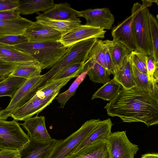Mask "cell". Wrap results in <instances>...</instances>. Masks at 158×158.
<instances>
[{
    "label": "cell",
    "instance_id": "obj_12",
    "mask_svg": "<svg viewBox=\"0 0 158 158\" xmlns=\"http://www.w3.org/2000/svg\"><path fill=\"white\" fill-rule=\"evenodd\" d=\"M23 34L28 38L30 42L58 41L62 37L59 31L37 21L28 26Z\"/></svg>",
    "mask_w": 158,
    "mask_h": 158
},
{
    "label": "cell",
    "instance_id": "obj_42",
    "mask_svg": "<svg viewBox=\"0 0 158 158\" xmlns=\"http://www.w3.org/2000/svg\"><path fill=\"white\" fill-rule=\"evenodd\" d=\"M19 150L3 149L0 150V158H19Z\"/></svg>",
    "mask_w": 158,
    "mask_h": 158
},
{
    "label": "cell",
    "instance_id": "obj_4",
    "mask_svg": "<svg viewBox=\"0 0 158 158\" xmlns=\"http://www.w3.org/2000/svg\"><path fill=\"white\" fill-rule=\"evenodd\" d=\"M98 39L94 38L87 39L74 44L69 48L67 52L60 60L49 71L43 75L38 83L37 89L43 85L66 66L74 63L85 62L90 50Z\"/></svg>",
    "mask_w": 158,
    "mask_h": 158
},
{
    "label": "cell",
    "instance_id": "obj_6",
    "mask_svg": "<svg viewBox=\"0 0 158 158\" xmlns=\"http://www.w3.org/2000/svg\"><path fill=\"white\" fill-rule=\"evenodd\" d=\"M17 121L0 119V150H19L28 142L30 137Z\"/></svg>",
    "mask_w": 158,
    "mask_h": 158
},
{
    "label": "cell",
    "instance_id": "obj_10",
    "mask_svg": "<svg viewBox=\"0 0 158 158\" xmlns=\"http://www.w3.org/2000/svg\"><path fill=\"white\" fill-rule=\"evenodd\" d=\"M106 31L87 25L80 24L62 36L59 40L65 47H70L79 42L87 39L97 38L103 39Z\"/></svg>",
    "mask_w": 158,
    "mask_h": 158
},
{
    "label": "cell",
    "instance_id": "obj_8",
    "mask_svg": "<svg viewBox=\"0 0 158 158\" xmlns=\"http://www.w3.org/2000/svg\"><path fill=\"white\" fill-rule=\"evenodd\" d=\"M43 75L26 79L19 88L13 96L7 107L0 110V119L6 120L10 114L16 109L25 103L34 96L38 83Z\"/></svg>",
    "mask_w": 158,
    "mask_h": 158
},
{
    "label": "cell",
    "instance_id": "obj_35",
    "mask_svg": "<svg viewBox=\"0 0 158 158\" xmlns=\"http://www.w3.org/2000/svg\"><path fill=\"white\" fill-rule=\"evenodd\" d=\"M147 55L137 50L131 51L128 56L130 62L143 73L147 75L146 59Z\"/></svg>",
    "mask_w": 158,
    "mask_h": 158
},
{
    "label": "cell",
    "instance_id": "obj_15",
    "mask_svg": "<svg viewBox=\"0 0 158 158\" xmlns=\"http://www.w3.org/2000/svg\"><path fill=\"white\" fill-rule=\"evenodd\" d=\"M132 18L131 15L127 18L114 27L111 31L112 40L122 44L131 52L136 49L132 34Z\"/></svg>",
    "mask_w": 158,
    "mask_h": 158
},
{
    "label": "cell",
    "instance_id": "obj_44",
    "mask_svg": "<svg viewBox=\"0 0 158 158\" xmlns=\"http://www.w3.org/2000/svg\"><path fill=\"white\" fill-rule=\"evenodd\" d=\"M141 158H158L157 153H148L142 155Z\"/></svg>",
    "mask_w": 158,
    "mask_h": 158
},
{
    "label": "cell",
    "instance_id": "obj_7",
    "mask_svg": "<svg viewBox=\"0 0 158 158\" xmlns=\"http://www.w3.org/2000/svg\"><path fill=\"white\" fill-rule=\"evenodd\" d=\"M106 141L110 158H134L139 149L130 141L126 131L111 133Z\"/></svg>",
    "mask_w": 158,
    "mask_h": 158
},
{
    "label": "cell",
    "instance_id": "obj_22",
    "mask_svg": "<svg viewBox=\"0 0 158 158\" xmlns=\"http://www.w3.org/2000/svg\"><path fill=\"white\" fill-rule=\"evenodd\" d=\"M55 5L53 0H19L17 9L20 14L28 15L40 11H45Z\"/></svg>",
    "mask_w": 158,
    "mask_h": 158
},
{
    "label": "cell",
    "instance_id": "obj_41",
    "mask_svg": "<svg viewBox=\"0 0 158 158\" xmlns=\"http://www.w3.org/2000/svg\"><path fill=\"white\" fill-rule=\"evenodd\" d=\"M19 0H0V11L17 8Z\"/></svg>",
    "mask_w": 158,
    "mask_h": 158
},
{
    "label": "cell",
    "instance_id": "obj_30",
    "mask_svg": "<svg viewBox=\"0 0 158 158\" xmlns=\"http://www.w3.org/2000/svg\"><path fill=\"white\" fill-rule=\"evenodd\" d=\"M131 52L122 44L112 40L111 53L116 71L121 67L125 58Z\"/></svg>",
    "mask_w": 158,
    "mask_h": 158
},
{
    "label": "cell",
    "instance_id": "obj_40",
    "mask_svg": "<svg viewBox=\"0 0 158 158\" xmlns=\"http://www.w3.org/2000/svg\"><path fill=\"white\" fill-rule=\"evenodd\" d=\"M20 13L17 8L0 11V20L16 18L20 15Z\"/></svg>",
    "mask_w": 158,
    "mask_h": 158
},
{
    "label": "cell",
    "instance_id": "obj_13",
    "mask_svg": "<svg viewBox=\"0 0 158 158\" xmlns=\"http://www.w3.org/2000/svg\"><path fill=\"white\" fill-rule=\"evenodd\" d=\"M57 140L44 142L30 138L29 141L19 150V158H48Z\"/></svg>",
    "mask_w": 158,
    "mask_h": 158
},
{
    "label": "cell",
    "instance_id": "obj_16",
    "mask_svg": "<svg viewBox=\"0 0 158 158\" xmlns=\"http://www.w3.org/2000/svg\"><path fill=\"white\" fill-rule=\"evenodd\" d=\"M65 158H110L106 141L94 142Z\"/></svg>",
    "mask_w": 158,
    "mask_h": 158
},
{
    "label": "cell",
    "instance_id": "obj_29",
    "mask_svg": "<svg viewBox=\"0 0 158 158\" xmlns=\"http://www.w3.org/2000/svg\"><path fill=\"white\" fill-rule=\"evenodd\" d=\"M85 61L70 64L56 73L51 79L58 80L68 77L72 79L77 77L87 71L85 68Z\"/></svg>",
    "mask_w": 158,
    "mask_h": 158
},
{
    "label": "cell",
    "instance_id": "obj_24",
    "mask_svg": "<svg viewBox=\"0 0 158 158\" xmlns=\"http://www.w3.org/2000/svg\"><path fill=\"white\" fill-rule=\"evenodd\" d=\"M87 75L92 81L105 84L110 80L107 70L98 63L92 60L85 61Z\"/></svg>",
    "mask_w": 158,
    "mask_h": 158
},
{
    "label": "cell",
    "instance_id": "obj_3",
    "mask_svg": "<svg viewBox=\"0 0 158 158\" xmlns=\"http://www.w3.org/2000/svg\"><path fill=\"white\" fill-rule=\"evenodd\" d=\"M131 13L132 34L136 50L147 56H153L148 8L137 2L133 4Z\"/></svg>",
    "mask_w": 158,
    "mask_h": 158
},
{
    "label": "cell",
    "instance_id": "obj_19",
    "mask_svg": "<svg viewBox=\"0 0 158 158\" xmlns=\"http://www.w3.org/2000/svg\"><path fill=\"white\" fill-rule=\"evenodd\" d=\"M33 23L21 16L15 19L0 20V35L22 34Z\"/></svg>",
    "mask_w": 158,
    "mask_h": 158
},
{
    "label": "cell",
    "instance_id": "obj_43",
    "mask_svg": "<svg viewBox=\"0 0 158 158\" xmlns=\"http://www.w3.org/2000/svg\"><path fill=\"white\" fill-rule=\"evenodd\" d=\"M142 5L146 6L148 8V7H150L152 5L153 2H155L158 4V0H142Z\"/></svg>",
    "mask_w": 158,
    "mask_h": 158
},
{
    "label": "cell",
    "instance_id": "obj_37",
    "mask_svg": "<svg viewBox=\"0 0 158 158\" xmlns=\"http://www.w3.org/2000/svg\"><path fill=\"white\" fill-rule=\"evenodd\" d=\"M28 42V38L23 34L0 35V44L14 46Z\"/></svg>",
    "mask_w": 158,
    "mask_h": 158
},
{
    "label": "cell",
    "instance_id": "obj_18",
    "mask_svg": "<svg viewBox=\"0 0 158 158\" xmlns=\"http://www.w3.org/2000/svg\"><path fill=\"white\" fill-rule=\"evenodd\" d=\"M41 15L50 19L59 20L73 19L80 17V12L72 8L67 2L55 5Z\"/></svg>",
    "mask_w": 158,
    "mask_h": 158
},
{
    "label": "cell",
    "instance_id": "obj_33",
    "mask_svg": "<svg viewBox=\"0 0 158 158\" xmlns=\"http://www.w3.org/2000/svg\"><path fill=\"white\" fill-rule=\"evenodd\" d=\"M131 64L134 75L136 87L143 91L152 92L156 87L158 86V84L154 86L149 80L147 74L140 72L134 64Z\"/></svg>",
    "mask_w": 158,
    "mask_h": 158
},
{
    "label": "cell",
    "instance_id": "obj_25",
    "mask_svg": "<svg viewBox=\"0 0 158 158\" xmlns=\"http://www.w3.org/2000/svg\"><path fill=\"white\" fill-rule=\"evenodd\" d=\"M42 69L36 62L18 64L10 75L28 79L41 75Z\"/></svg>",
    "mask_w": 158,
    "mask_h": 158
},
{
    "label": "cell",
    "instance_id": "obj_20",
    "mask_svg": "<svg viewBox=\"0 0 158 158\" xmlns=\"http://www.w3.org/2000/svg\"><path fill=\"white\" fill-rule=\"evenodd\" d=\"M128 56L125 58L121 67L116 70L114 77L123 88L126 89H130L136 86L131 64Z\"/></svg>",
    "mask_w": 158,
    "mask_h": 158
},
{
    "label": "cell",
    "instance_id": "obj_45",
    "mask_svg": "<svg viewBox=\"0 0 158 158\" xmlns=\"http://www.w3.org/2000/svg\"><path fill=\"white\" fill-rule=\"evenodd\" d=\"M5 78L4 77H0V82L3 81Z\"/></svg>",
    "mask_w": 158,
    "mask_h": 158
},
{
    "label": "cell",
    "instance_id": "obj_14",
    "mask_svg": "<svg viewBox=\"0 0 158 158\" xmlns=\"http://www.w3.org/2000/svg\"><path fill=\"white\" fill-rule=\"evenodd\" d=\"M27 132L30 138L40 141L44 142L52 139L47 130L45 118L44 116L38 114L33 117L27 119L22 123H19Z\"/></svg>",
    "mask_w": 158,
    "mask_h": 158
},
{
    "label": "cell",
    "instance_id": "obj_38",
    "mask_svg": "<svg viewBox=\"0 0 158 158\" xmlns=\"http://www.w3.org/2000/svg\"><path fill=\"white\" fill-rule=\"evenodd\" d=\"M105 48V61L107 69L110 75H114L116 69L112 60L111 53V47L112 40H104Z\"/></svg>",
    "mask_w": 158,
    "mask_h": 158
},
{
    "label": "cell",
    "instance_id": "obj_5",
    "mask_svg": "<svg viewBox=\"0 0 158 158\" xmlns=\"http://www.w3.org/2000/svg\"><path fill=\"white\" fill-rule=\"evenodd\" d=\"M101 121L99 119L87 120L78 130L65 139L57 140L48 158H65L72 154Z\"/></svg>",
    "mask_w": 158,
    "mask_h": 158
},
{
    "label": "cell",
    "instance_id": "obj_26",
    "mask_svg": "<svg viewBox=\"0 0 158 158\" xmlns=\"http://www.w3.org/2000/svg\"><path fill=\"white\" fill-rule=\"evenodd\" d=\"M121 87V85L113 78L98 89L93 95L91 99L99 98L110 102L118 94Z\"/></svg>",
    "mask_w": 158,
    "mask_h": 158
},
{
    "label": "cell",
    "instance_id": "obj_36",
    "mask_svg": "<svg viewBox=\"0 0 158 158\" xmlns=\"http://www.w3.org/2000/svg\"><path fill=\"white\" fill-rule=\"evenodd\" d=\"M146 67L149 80L154 86L158 84V62L155 60L153 56H147Z\"/></svg>",
    "mask_w": 158,
    "mask_h": 158
},
{
    "label": "cell",
    "instance_id": "obj_39",
    "mask_svg": "<svg viewBox=\"0 0 158 158\" xmlns=\"http://www.w3.org/2000/svg\"><path fill=\"white\" fill-rule=\"evenodd\" d=\"M17 65V64L11 63L0 64V77L5 78L8 77L16 68Z\"/></svg>",
    "mask_w": 158,
    "mask_h": 158
},
{
    "label": "cell",
    "instance_id": "obj_46",
    "mask_svg": "<svg viewBox=\"0 0 158 158\" xmlns=\"http://www.w3.org/2000/svg\"><path fill=\"white\" fill-rule=\"evenodd\" d=\"M1 107H0V110H1Z\"/></svg>",
    "mask_w": 158,
    "mask_h": 158
},
{
    "label": "cell",
    "instance_id": "obj_31",
    "mask_svg": "<svg viewBox=\"0 0 158 158\" xmlns=\"http://www.w3.org/2000/svg\"><path fill=\"white\" fill-rule=\"evenodd\" d=\"M87 73V71L77 77L68 89L63 93L58 94L57 96L55 98L60 104V107L64 108L67 102L75 95L76 90L85 78Z\"/></svg>",
    "mask_w": 158,
    "mask_h": 158
},
{
    "label": "cell",
    "instance_id": "obj_1",
    "mask_svg": "<svg viewBox=\"0 0 158 158\" xmlns=\"http://www.w3.org/2000/svg\"><path fill=\"white\" fill-rule=\"evenodd\" d=\"M107 114L118 117L124 122H141L148 127L158 123V86L152 92L143 91L136 86L121 88L105 106Z\"/></svg>",
    "mask_w": 158,
    "mask_h": 158
},
{
    "label": "cell",
    "instance_id": "obj_21",
    "mask_svg": "<svg viewBox=\"0 0 158 158\" xmlns=\"http://www.w3.org/2000/svg\"><path fill=\"white\" fill-rule=\"evenodd\" d=\"M35 19L40 23L59 31L62 36L80 25L81 22L79 18L68 20H59L50 19L41 15L36 17Z\"/></svg>",
    "mask_w": 158,
    "mask_h": 158
},
{
    "label": "cell",
    "instance_id": "obj_32",
    "mask_svg": "<svg viewBox=\"0 0 158 158\" xmlns=\"http://www.w3.org/2000/svg\"><path fill=\"white\" fill-rule=\"evenodd\" d=\"M105 51L104 40L98 39L90 50L86 60H94L107 69L105 61Z\"/></svg>",
    "mask_w": 158,
    "mask_h": 158
},
{
    "label": "cell",
    "instance_id": "obj_9",
    "mask_svg": "<svg viewBox=\"0 0 158 158\" xmlns=\"http://www.w3.org/2000/svg\"><path fill=\"white\" fill-rule=\"evenodd\" d=\"M59 92L44 98L34 95L33 97L22 106L15 109L10 117L16 121H24L37 114L51 103Z\"/></svg>",
    "mask_w": 158,
    "mask_h": 158
},
{
    "label": "cell",
    "instance_id": "obj_27",
    "mask_svg": "<svg viewBox=\"0 0 158 158\" xmlns=\"http://www.w3.org/2000/svg\"><path fill=\"white\" fill-rule=\"evenodd\" d=\"M72 78L68 77L58 80L51 79L36 89L34 95L44 98L51 95L60 90Z\"/></svg>",
    "mask_w": 158,
    "mask_h": 158
},
{
    "label": "cell",
    "instance_id": "obj_28",
    "mask_svg": "<svg viewBox=\"0 0 158 158\" xmlns=\"http://www.w3.org/2000/svg\"><path fill=\"white\" fill-rule=\"evenodd\" d=\"M26 79L10 75L0 82V97L9 96L11 98Z\"/></svg>",
    "mask_w": 158,
    "mask_h": 158
},
{
    "label": "cell",
    "instance_id": "obj_2",
    "mask_svg": "<svg viewBox=\"0 0 158 158\" xmlns=\"http://www.w3.org/2000/svg\"><path fill=\"white\" fill-rule=\"evenodd\" d=\"M12 46L31 55L41 66L42 69L52 68L69 48L58 41L28 42Z\"/></svg>",
    "mask_w": 158,
    "mask_h": 158
},
{
    "label": "cell",
    "instance_id": "obj_11",
    "mask_svg": "<svg viewBox=\"0 0 158 158\" xmlns=\"http://www.w3.org/2000/svg\"><path fill=\"white\" fill-rule=\"evenodd\" d=\"M79 12L80 17L85 19L88 25L110 30L114 22V16L108 8L89 9Z\"/></svg>",
    "mask_w": 158,
    "mask_h": 158
},
{
    "label": "cell",
    "instance_id": "obj_34",
    "mask_svg": "<svg viewBox=\"0 0 158 158\" xmlns=\"http://www.w3.org/2000/svg\"><path fill=\"white\" fill-rule=\"evenodd\" d=\"M149 19L152 40L153 56L156 62H158V23L156 17L150 13Z\"/></svg>",
    "mask_w": 158,
    "mask_h": 158
},
{
    "label": "cell",
    "instance_id": "obj_17",
    "mask_svg": "<svg viewBox=\"0 0 158 158\" xmlns=\"http://www.w3.org/2000/svg\"><path fill=\"white\" fill-rule=\"evenodd\" d=\"M113 124L110 118L101 121L90 135L77 148L75 153L90 144L100 140L106 141L111 133Z\"/></svg>",
    "mask_w": 158,
    "mask_h": 158
},
{
    "label": "cell",
    "instance_id": "obj_23",
    "mask_svg": "<svg viewBox=\"0 0 158 158\" xmlns=\"http://www.w3.org/2000/svg\"><path fill=\"white\" fill-rule=\"evenodd\" d=\"M0 56L3 58L7 63L18 64L36 61L30 55L12 46L0 44Z\"/></svg>",
    "mask_w": 158,
    "mask_h": 158
}]
</instances>
